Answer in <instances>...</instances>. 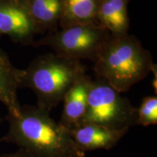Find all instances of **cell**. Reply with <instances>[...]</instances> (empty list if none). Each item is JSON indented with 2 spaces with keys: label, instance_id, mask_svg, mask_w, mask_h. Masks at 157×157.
Returning <instances> with one entry per match:
<instances>
[{
  "label": "cell",
  "instance_id": "obj_1",
  "mask_svg": "<svg viewBox=\"0 0 157 157\" xmlns=\"http://www.w3.org/2000/svg\"><path fill=\"white\" fill-rule=\"evenodd\" d=\"M9 128L0 143L15 145L35 157H84L68 129L51 118L50 112L37 105L21 107L17 115L7 113Z\"/></svg>",
  "mask_w": 157,
  "mask_h": 157
},
{
  "label": "cell",
  "instance_id": "obj_2",
  "mask_svg": "<svg viewBox=\"0 0 157 157\" xmlns=\"http://www.w3.org/2000/svg\"><path fill=\"white\" fill-rule=\"evenodd\" d=\"M151 54L132 35H111L95 62L94 71L119 93H125L150 74Z\"/></svg>",
  "mask_w": 157,
  "mask_h": 157
},
{
  "label": "cell",
  "instance_id": "obj_3",
  "mask_svg": "<svg viewBox=\"0 0 157 157\" xmlns=\"http://www.w3.org/2000/svg\"><path fill=\"white\" fill-rule=\"evenodd\" d=\"M80 61L55 53L42 55L22 69L20 88H29L36 95V105L50 111L63 99L74 82L84 75Z\"/></svg>",
  "mask_w": 157,
  "mask_h": 157
},
{
  "label": "cell",
  "instance_id": "obj_4",
  "mask_svg": "<svg viewBox=\"0 0 157 157\" xmlns=\"http://www.w3.org/2000/svg\"><path fill=\"white\" fill-rule=\"evenodd\" d=\"M110 37L109 31L95 22L49 33L33 45L48 46L55 54L71 60H90L95 63Z\"/></svg>",
  "mask_w": 157,
  "mask_h": 157
},
{
  "label": "cell",
  "instance_id": "obj_5",
  "mask_svg": "<svg viewBox=\"0 0 157 157\" xmlns=\"http://www.w3.org/2000/svg\"><path fill=\"white\" fill-rule=\"evenodd\" d=\"M137 109L102 78L93 81L87 109L81 124H93L114 129L136 125ZM79 125V126H80Z\"/></svg>",
  "mask_w": 157,
  "mask_h": 157
},
{
  "label": "cell",
  "instance_id": "obj_6",
  "mask_svg": "<svg viewBox=\"0 0 157 157\" xmlns=\"http://www.w3.org/2000/svg\"><path fill=\"white\" fill-rule=\"evenodd\" d=\"M42 34L21 1L0 0V36H7L23 45L34 44L37 34Z\"/></svg>",
  "mask_w": 157,
  "mask_h": 157
},
{
  "label": "cell",
  "instance_id": "obj_7",
  "mask_svg": "<svg viewBox=\"0 0 157 157\" xmlns=\"http://www.w3.org/2000/svg\"><path fill=\"white\" fill-rule=\"evenodd\" d=\"M129 129H114L93 124L68 129L72 140L82 151L109 149L117 146Z\"/></svg>",
  "mask_w": 157,
  "mask_h": 157
},
{
  "label": "cell",
  "instance_id": "obj_8",
  "mask_svg": "<svg viewBox=\"0 0 157 157\" xmlns=\"http://www.w3.org/2000/svg\"><path fill=\"white\" fill-rule=\"evenodd\" d=\"M93 80L84 74L69 88L65 94L63 109L60 117V124L68 129L81 124L87 109L88 96Z\"/></svg>",
  "mask_w": 157,
  "mask_h": 157
},
{
  "label": "cell",
  "instance_id": "obj_9",
  "mask_svg": "<svg viewBox=\"0 0 157 157\" xmlns=\"http://www.w3.org/2000/svg\"><path fill=\"white\" fill-rule=\"evenodd\" d=\"M22 69L13 66L8 56L0 47V102L9 114L17 115L21 105L17 99V90Z\"/></svg>",
  "mask_w": 157,
  "mask_h": 157
},
{
  "label": "cell",
  "instance_id": "obj_10",
  "mask_svg": "<svg viewBox=\"0 0 157 157\" xmlns=\"http://www.w3.org/2000/svg\"><path fill=\"white\" fill-rule=\"evenodd\" d=\"M129 0H101L96 23L105 28L111 35L128 34Z\"/></svg>",
  "mask_w": 157,
  "mask_h": 157
},
{
  "label": "cell",
  "instance_id": "obj_11",
  "mask_svg": "<svg viewBox=\"0 0 157 157\" xmlns=\"http://www.w3.org/2000/svg\"><path fill=\"white\" fill-rule=\"evenodd\" d=\"M41 32L58 30L62 15V0H21Z\"/></svg>",
  "mask_w": 157,
  "mask_h": 157
},
{
  "label": "cell",
  "instance_id": "obj_12",
  "mask_svg": "<svg viewBox=\"0 0 157 157\" xmlns=\"http://www.w3.org/2000/svg\"><path fill=\"white\" fill-rule=\"evenodd\" d=\"M101 0H62V15L59 21L61 29L77 24L96 22Z\"/></svg>",
  "mask_w": 157,
  "mask_h": 157
},
{
  "label": "cell",
  "instance_id": "obj_13",
  "mask_svg": "<svg viewBox=\"0 0 157 157\" xmlns=\"http://www.w3.org/2000/svg\"><path fill=\"white\" fill-rule=\"evenodd\" d=\"M157 123V98L148 96L143 99L140 107L137 109L136 125L147 127Z\"/></svg>",
  "mask_w": 157,
  "mask_h": 157
},
{
  "label": "cell",
  "instance_id": "obj_14",
  "mask_svg": "<svg viewBox=\"0 0 157 157\" xmlns=\"http://www.w3.org/2000/svg\"><path fill=\"white\" fill-rule=\"evenodd\" d=\"M0 157H35L34 155H32L30 153H29L23 149L18 148L16 151L10 153V154H5L1 155Z\"/></svg>",
  "mask_w": 157,
  "mask_h": 157
},
{
  "label": "cell",
  "instance_id": "obj_15",
  "mask_svg": "<svg viewBox=\"0 0 157 157\" xmlns=\"http://www.w3.org/2000/svg\"><path fill=\"white\" fill-rule=\"evenodd\" d=\"M151 72H153V73H154V80H153V82H152V86H153V87H154V89L155 90V93H156V91H157V83H156V81H157V66H156V64L154 63L152 65L151 69Z\"/></svg>",
  "mask_w": 157,
  "mask_h": 157
},
{
  "label": "cell",
  "instance_id": "obj_16",
  "mask_svg": "<svg viewBox=\"0 0 157 157\" xmlns=\"http://www.w3.org/2000/svg\"><path fill=\"white\" fill-rule=\"evenodd\" d=\"M5 1H12V2H16V1H20V0H5Z\"/></svg>",
  "mask_w": 157,
  "mask_h": 157
},
{
  "label": "cell",
  "instance_id": "obj_17",
  "mask_svg": "<svg viewBox=\"0 0 157 157\" xmlns=\"http://www.w3.org/2000/svg\"><path fill=\"white\" fill-rule=\"evenodd\" d=\"M2 117H1V115H0V123L2 122Z\"/></svg>",
  "mask_w": 157,
  "mask_h": 157
}]
</instances>
